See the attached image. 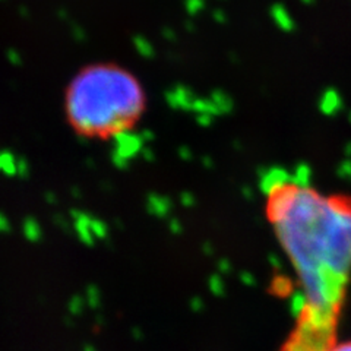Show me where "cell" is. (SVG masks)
<instances>
[{"instance_id": "6da1fadb", "label": "cell", "mask_w": 351, "mask_h": 351, "mask_svg": "<svg viewBox=\"0 0 351 351\" xmlns=\"http://www.w3.org/2000/svg\"><path fill=\"white\" fill-rule=\"evenodd\" d=\"M267 212L303 284L308 310L325 322L351 271V200L325 197L293 182L268 189Z\"/></svg>"}, {"instance_id": "7a4b0ae2", "label": "cell", "mask_w": 351, "mask_h": 351, "mask_svg": "<svg viewBox=\"0 0 351 351\" xmlns=\"http://www.w3.org/2000/svg\"><path fill=\"white\" fill-rule=\"evenodd\" d=\"M146 107L140 81L113 62H97L78 70L65 92L69 126L89 139L120 136L139 123Z\"/></svg>"}, {"instance_id": "3957f363", "label": "cell", "mask_w": 351, "mask_h": 351, "mask_svg": "<svg viewBox=\"0 0 351 351\" xmlns=\"http://www.w3.org/2000/svg\"><path fill=\"white\" fill-rule=\"evenodd\" d=\"M325 351H351V341H345V342H339V344L329 345Z\"/></svg>"}]
</instances>
